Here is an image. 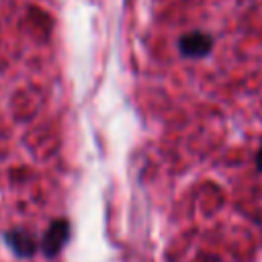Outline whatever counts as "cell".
<instances>
[{"mask_svg":"<svg viewBox=\"0 0 262 262\" xmlns=\"http://www.w3.org/2000/svg\"><path fill=\"white\" fill-rule=\"evenodd\" d=\"M2 239L4 244L8 246V250L16 256V258H33L37 254V250H41V242L37 239V235L25 227H12V229H6L2 233Z\"/></svg>","mask_w":262,"mask_h":262,"instance_id":"2","label":"cell"},{"mask_svg":"<svg viewBox=\"0 0 262 262\" xmlns=\"http://www.w3.org/2000/svg\"><path fill=\"white\" fill-rule=\"evenodd\" d=\"M70 233H72V225L68 219L59 217V219H53L43 237H41V252L45 258H57L61 254V250L66 248V244L70 242Z\"/></svg>","mask_w":262,"mask_h":262,"instance_id":"1","label":"cell"},{"mask_svg":"<svg viewBox=\"0 0 262 262\" xmlns=\"http://www.w3.org/2000/svg\"><path fill=\"white\" fill-rule=\"evenodd\" d=\"M254 164H256V170H258V172H262V145H260V147H258V151H256Z\"/></svg>","mask_w":262,"mask_h":262,"instance_id":"4","label":"cell"},{"mask_svg":"<svg viewBox=\"0 0 262 262\" xmlns=\"http://www.w3.org/2000/svg\"><path fill=\"white\" fill-rule=\"evenodd\" d=\"M213 37L205 31H188L178 39V51L182 57L201 59L213 51Z\"/></svg>","mask_w":262,"mask_h":262,"instance_id":"3","label":"cell"}]
</instances>
